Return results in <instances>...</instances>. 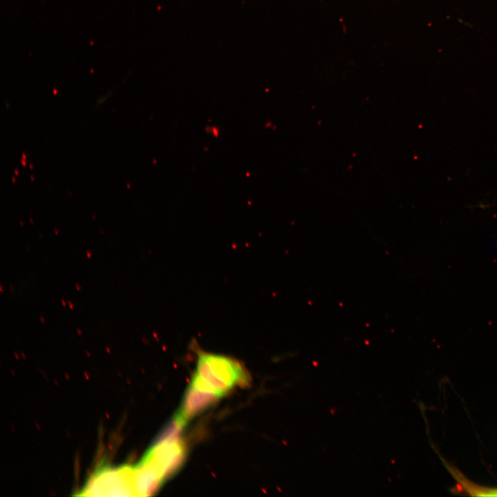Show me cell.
<instances>
[{
	"instance_id": "1",
	"label": "cell",
	"mask_w": 497,
	"mask_h": 497,
	"mask_svg": "<svg viewBox=\"0 0 497 497\" xmlns=\"http://www.w3.org/2000/svg\"><path fill=\"white\" fill-rule=\"evenodd\" d=\"M196 371L191 384L223 396L236 386L248 384L242 364L231 357L199 351Z\"/></svg>"
},
{
	"instance_id": "5",
	"label": "cell",
	"mask_w": 497,
	"mask_h": 497,
	"mask_svg": "<svg viewBox=\"0 0 497 497\" xmlns=\"http://www.w3.org/2000/svg\"><path fill=\"white\" fill-rule=\"evenodd\" d=\"M86 255H87V257H88V258H90V257H91V253H90V251H87V252H86Z\"/></svg>"
},
{
	"instance_id": "3",
	"label": "cell",
	"mask_w": 497,
	"mask_h": 497,
	"mask_svg": "<svg viewBox=\"0 0 497 497\" xmlns=\"http://www.w3.org/2000/svg\"><path fill=\"white\" fill-rule=\"evenodd\" d=\"M221 397L215 393L199 389L190 383L173 420L183 427L188 420L207 409Z\"/></svg>"
},
{
	"instance_id": "4",
	"label": "cell",
	"mask_w": 497,
	"mask_h": 497,
	"mask_svg": "<svg viewBox=\"0 0 497 497\" xmlns=\"http://www.w3.org/2000/svg\"><path fill=\"white\" fill-rule=\"evenodd\" d=\"M68 304H69V306H70V309H73V305H72V304L69 300H68Z\"/></svg>"
},
{
	"instance_id": "9",
	"label": "cell",
	"mask_w": 497,
	"mask_h": 497,
	"mask_svg": "<svg viewBox=\"0 0 497 497\" xmlns=\"http://www.w3.org/2000/svg\"><path fill=\"white\" fill-rule=\"evenodd\" d=\"M61 302H62L63 306H66V302H65V301H64L63 299L61 300Z\"/></svg>"
},
{
	"instance_id": "6",
	"label": "cell",
	"mask_w": 497,
	"mask_h": 497,
	"mask_svg": "<svg viewBox=\"0 0 497 497\" xmlns=\"http://www.w3.org/2000/svg\"><path fill=\"white\" fill-rule=\"evenodd\" d=\"M75 286H76L77 289L78 291H79L80 289H81L80 286H79L78 284H76Z\"/></svg>"
},
{
	"instance_id": "7",
	"label": "cell",
	"mask_w": 497,
	"mask_h": 497,
	"mask_svg": "<svg viewBox=\"0 0 497 497\" xmlns=\"http://www.w3.org/2000/svg\"><path fill=\"white\" fill-rule=\"evenodd\" d=\"M495 248L497 249V240L494 243Z\"/></svg>"
},
{
	"instance_id": "11",
	"label": "cell",
	"mask_w": 497,
	"mask_h": 497,
	"mask_svg": "<svg viewBox=\"0 0 497 497\" xmlns=\"http://www.w3.org/2000/svg\"><path fill=\"white\" fill-rule=\"evenodd\" d=\"M55 231L56 234L57 235V234H58L57 230V229H55Z\"/></svg>"
},
{
	"instance_id": "13",
	"label": "cell",
	"mask_w": 497,
	"mask_h": 497,
	"mask_svg": "<svg viewBox=\"0 0 497 497\" xmlns=\"http://www.w3.org/2000/svg\"><path fill=\"white\" fill-rule=\"evenodd\" d=\"M10 289L12 291V286H10Z\"/></svg>"
},
{
	"instance_id": "8",
	"label": "cell",
	"mask_w": 497,
	"mask_h": 497,
	"mask_svg": "<svg viewBox=\"0 0 497 497\" xmlns=\"http://www.w3.org/2000/svg\"><path fill=\"white\" fill-rule=\"evenodd\" d=\"M40 320H41V322L42 323H44L45 321H44V320H43V318L42 316H40Z\"/></svg>"
},
{
	"instance_id": "12",
	"label": "cell",
	"mask_w": 497,
	"mask_h": 497,
	"mask_svg": "<svg viewBox=\"0 0 497 497\" xmlns=\"http://www.w3.org/2000/svg\"><path fill=\"white\" fill-rule=\"evenodd\" d=\"M1 291L3 292L2 286H1Z\"/></svg>"
},
{
	"instance_id": "2",
	"label": "cell",
	"mask_w": 497,
	"mask_h": 497,
	"mask_svg": "<svg viewBox=\"0 0 497 497\" xmlns=\"http://www.w3.org/2000/svg\"><path fill=\"white\" fill-rule=\"evenodd\" d=\"M184 456V447L177 438H159L142 461L151 466L165 480L180 468Z\"/></svg>"
},
{
	"instance_id": "10",
	"label": "cell",
	"mask_w": 497,
	"mask_h": 497,
	"mask_svg": "<svg viewBox=\"0 0 497 497\" xmlns=\"http://www.w3.org/2000/svg\"><path fill=\"white\" fill-rule=\"evenodd\" d=\"M77 331H78L79 334H81V331L79 329H77Z\"/></svg>"
}]
</instances>
